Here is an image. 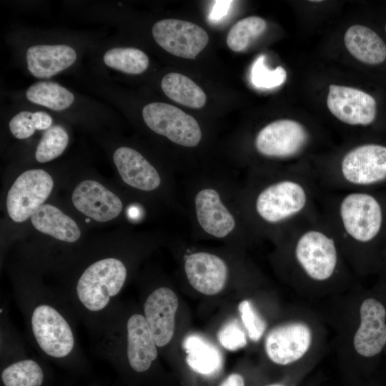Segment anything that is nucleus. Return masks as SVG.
Returning <instances> with one entry per match:
<instances>
[{"instance_id": "nucleus-1", "label": "nucleus", "mask_w": 386, "mask_h": 386, "mask_svg": "<svg viewBox=\"0 0 386 386\" xmlns=\"http://www.w3.org/2000/svg\"><path fill=\"white\" fill-rule=\"evenodd\" d=\"M321 192L312 167L297 166L249 174L239 193L254 235L274 242L320 211Z\"/></svg>"}, {"instance_id": "nucleus-2", "label": "nucleus", "mask_w": 386, "mask_h": 386, "mask_svg": "<svg viewBox=\"0 0 386 386\" xmlns=\"http://www.w3.org/2000/svg\"><path fill=\"white\" fill-rule=\"evenodd\" d=\"M274 242L288 280L297 292L305 295H337L355 287L356 276L320 210Z\"/></svg>"}, {"instance_id": "nucleus-3", "label": "nucleus", "mask_w": 386, "mask_h": 386, "mask_svg": "<svg viewBox=\"0 0 386 386\" xmlns=\"http://www.w3.org/2000/svg\"><path fill=\"white\" fill-rule=\"evenodd\" d=\"M320 210L357 277L386 263V192H321Z\"/></svg>"}, {"instance_id": "nucleus-4", "label": "nucleus", "mask_w": 386, "mask_h": 386, "mask_svg": "<svg viewBox=\"0 0 386 386\" xmlns=\"http://www.w3.org/2000/svg\"><path fill=\"white\" fill-rule=\"evenodd\" d=\"M312 169L322 191L374 190L386 184V146H353L335 162Z\"/></svg>"}, {"instance_id": "nucleus-5", "label": "nucleus", "mask_w": 386, "mask_h": 386, "mask_svg": "<svg viewBox=\"0 0 386 386\" xmlns=\"http://www.w3.org/2000/svg\"><path fill=\"white\" fill-rule=\"evenodd\" d=\"M353 288L341 323L342 355L372 360L386 347V306L372 295L355 297Z\"/></svg>"}, {"instance_id": "nucleus-6", "label": "nucleus", "mask_w": 386, "mask_h": 386, "mask_svg": "<svg viewBox=\"0 0 386 386\" xmlns=\"http://www.w3.org/2000/svg\"><path fill=\"white\" fill-rule=\"evenodd\" d=\"M191 209L199 230L209 237L226 239L235 234L254 236L239 198L233 204L222 186L214 181H204L194 187Z\"/></svg>"}, {"instance_id": "nucleus-7", "label": "nucleus", "mask_w": 386, "mask_h": 386, "mask_svg": "<svg viewBox=\"0 0 386 386\" xmlns=\"http://www.w3.org/2000/svg\"><path fill=\"white\" fill-rule=\"evenodd\" d=\"M320 325L312 315L295 312V317L267 332L264 342L267 357L276 365L286 366L317 354L322 340Z\"/></svg>"}, {"instance_id": "nucleus-8", "label": "nucleus", "mask_w": 386, "mask_h": 386, "mask_svg": "<svg viewBox=\"0 0 386 386\" xmlns=\"http://www.w3.org/2000/svg\"><path fill=\"white\" fill-rule=\"evenodd\" d=\"M127 276L126 266L119 259L108 257L98 260L89 265L79 278L76 287L77 297L87 310L99 312L121 291Z\"/></svg>"}, {"instance_id": "nucleus-9", "label": "nucleus", "mask_w": 386, "mask_h": 386, "mask_svg": "<svg viewBox=\"0 0 386 386\" xmlns=\"http://www.w3.org/2000/svg\"><path fill=\"white\" fill-rule=\"evenodd\" d=\"M311 134L302 123L290 119L272 122L256 134L254 147L261 157L273 161L296 159L305 153Z\"/></svg>"}, {"instance_id": "nucleus-10", "label": "nucleus", "mask_w": 386, "mask_h": 386, "mask_svg": "<svg viewBox=\"0 0 386 386\" xmlns=\"http://www.w3.org/2000/svg\"><path fill=\"white\" fill-rule=\"evenodd\" d=\"M142 115L152 131L176 144L194 147L202 140V132L197 121L175 106L152 102L143 107Z\"/></svg>"}, {"instance_id": "nucleus-11", "label": "nucleus", "mask_w": 386, "mask_h": 386, "mask_svg": "<svg viewBox=\"0 0 386 386\" xmlns=\"http://www.w3.org/2000/svg\"><path fill=\"white\" fill-rule=\"evenodd\" d=\"M53 187L52 177L43 169H29L21 174L7 193L9 217L19 223L28 219L49 197Z\"/></svg>"}, {"instance_id": "nucleus-12", "label": "nucleus", "mask_w": 386, "mask_h": 386, "mask_svg": "<svg viewBox=\"0 0 386 386\" xmlns=\"http://www.w3.org/2000/svg\"><path fill=\"white\" fill-rule=\"evenodd\" d=\"M34 337L41 350L54 359H63L73 350L74 337L66 319L54 307L41 304L31 317Z\"/></svg>"}, {"instance_id": "nucleus-13", "label": "nucleus", "mask_w": 386, "mask_h": 386, "mask_svg": "<svg viewBox=\"0 0 386 386\" xmlns=\"http://www.w3.org/2000/svg\"><path fill=\"white\" fill-rule=\"evenodd\" d=\"M152 33L163 49L184 59H194L209 42V36L204 29L180 19L159 20L153 25Z\"/></svg>"}, {"instance_id": "nucleus-14", "label": "nucleus", "mask_w": 386, "mask_h": 386, "mask_svg": "<svg viewBox=\"0 0 386 386\" xmlns=\"http://www.w3.org/2000/svg\"><path fill=\"white\" fill-rule=\"evenodd\" d=\"M327 105L337 119L352 126H367L376 117L375 99L355 88L330 84Z\"/></svg>"}, {"instance_id": "nucleus-15", "label": "nucleus", "mask_w": 386, "mask_h": 386, "mask_svg": "<svg viewBox=\"0 0 386 386\" xmlns=\"http://www.w3.org/2000/svg\"><path fill=\"white\" fill-rule=\"evenodd\" d=\"M71 200L78 211L99 222L115 219L123 209L120 198L95 180L86 179L78 184Z\"/></svg>"}, {"instance_id": "nucleus-16", "label": "nucleus", "mask_w": 386, "mask_h": 386, "mask_svg": "<svg viewBox=\"0 0 386 386\" xmlns=\"http://www.w3.org/2000/svg\"><path fill=\"white\" fill-rule=\"evenodd\" d=\"M184 272L191 286L206 295L220 292L227 282L229 269L225 261L217 254L199 251L188 254Z\"/></svg>"}, {"instance_id": "nucleus-17", "label": "nucleus", "mask_w": 386, "mask_h": 386, "mask_svg": "<svg viewBox=\"0 0 386 386\" xmlns=\"http://www.w3.org/2000/svg\"><path fill=\"white\" fill-rule=\"evenodd\" d=\"M179 300L175 292L168 287H159L147 298L144 312L157 347H164L173 337L175 315Z\"/></svg>"}, {"instance_id": "nucleus-18", "label": "nucleus", "mask_w": 386, "mask_h": 386, "mask_svg": "<svg viewBox=\"0 0 386 386\" xmlns=\"http://www.w3.org/2000/svg\"><path fill=\"white\" fill-rule=\"evenodd\" d=\"M112 158L122 181L129 187L142 192H152L161 186L162 179L158 170L137 150L119 147Z\"/></svg>"}, {"instance_id": "nucleus-19", "label": "nucleus", "mask_w": 386, "mask_h": 386, "mask_svg": "<svg viewBox=\"0 0 386 386\" xmlns=\"http://www.w3.org/2000/svg\"><path fill=\"white\" fill-rule=\"evenodd\" d=\"M25 59L29 73L35 78L46 79L73 66L77 52L66 44H40L28 47Z\"/></svg>"}, {"instance_id": "nucleus-20", "label": "nucleus", "mask_w": 386, "mask_h": 386, "mask_svg": "<svg viewBox=\"0 0 386 386\" xmlns=\"http://www.w3.org/2000/svg\"><path fill=\"white\" fill-rule=\"evenodd\" d=\"M127 356L130 368L137 373L149 370L157 359V345L150 327L140 314H134L128 320Z\"/></svg>"}, {"instance_id": "nucleus-21", "label": "nucleus", "mask_w": 386, "mask_h": 386, "mask_svg": "<svg viewBox=\"0 0 386 386\" xmlns=\"http://www.w3.org/2000/svg\"><path fill=\"white\" fill-rule=\"evenodd\" d=\"M33 226L40 232L58 240L72 243L81 237L76 222L56 207L43 204L31 217Z\"/></svg>"}, {"instance_id": "nucleus-22", "label": "nucleus", "mask_w": 386, "mask_h": 386, "mask_svg": "<svg viewBox=\"0 0 386 386\" xmlns=\"http://www.w3.org/2000/svg\"><path fill=\"white\" fill-rule=\"evenodd\" d=\"M344 41L349 52L363 63L378 64L386 59V44L380 36L365 26H351L345 34Z\"/></svg>"}, {"instance_id": "nucleus-23", "label": "nucleus", "mask_w": 386, "mask_h": 386, "mask_svg": "<svg viewBox=\"0 0 386 386\" xmlns=\"http://www.w3.org/2000/svg\"><path fill=\"white\" fill-rule=\"evenodd\" d=\"M182 347L187 353L186 362L194 372L212 376L222 369V353L204 337L196 334L187 335L182 342Z\"/></svg>"}, {"instance_id": "nucleus-24", "label": "nucleus", "mask_w": 386, "mask_h": 386, "mask_svg": "<svg viewBox=\"0 0 386 386\" xmlns=\"http://www.w3.org/2000/svg\"><path fill=\"white\" fill-rule=\"evenodd\" d=\"M26 99L53 111L61 112L75 102V95L60 84L51 81H39L29 86L25 92Z\"/></svg>"}, {"instance_id": "nucleus-25", "label": "nucleus", "mask_w": 386, "mask_h": 386, "mask_svg": "<svg viewBox=\"0 0 386 386\" xmlns=\"http://www.w3.org/2000/svg\"><path fill=\"white\" fill-rule=\"evenodd\" d=\"M161 87L169 99L183 106L199 109L206 103L207 96L202 89L182 74H166L162 79Z\"/></svg>"}, {"instance_id": "nucleus-26", "label": "nucleus", "mask_w": 386, "mask_h": 386, "mask_svg": "<svg viewBox=\"0 0 386 386\" xmlns=\"http://www.w3.org/2000/svg\"><path fill=\"white\" fill-rule=\"evenodd\" d=\"M104 65L124 74L136 75L144 72L149 64L148 56L134 47H113L102 56Z\"/></svg>"}, {"instance_id": "nucleus-27", "label": "nucleus", "mask_w": 386, "mask_h": 386, "mask_svg": "<svg viewBox=\"0 0 386 386\" xmlns=\"http://www.w3.org/2000/svg\"><path fill=\"white\" fill-rule=\"evenodd\" d=\"M3 386H43L45 373L35 360L25 359L12 362L1 372Z\"/></svg>"}, {"instance_id": "nucleus-28", "label": "nucleus", "mask_w": 386, "mask_h": 386, "mask_svg": "<svg viewBox=\"0 0 386 386\" xmlns=\"http://www.w3.org/2000/svg\"><path fill=\"white\" fill-rule=\"evenodd\" d=\"M267 23L259 16H251L237 21L227 36L228 47L236 52L242 51L265 31Z\"/></svg>"}, {"instance_id": "nucleus-29", "label": "nucleus", "mask_w": 386, "mask_h": 386, "mask_svg": "<svg viewBox=\"0 0 386 386\" xmlns=\"http://www.w3.org/2000/svg\"><path fill=\"white\" fill-rule=\"evenodd\" d=\"M69 137L66 129L55 124L46 130L39 140L35 159L40 163L50 162L59 157L66 149Z\"/></svg>"}, {"instance_id": "nucleus-30", "label": "nucleus", "mask_w": 386, "mask_h": 386, "mask_svg": "<svg viewBox=\"0 0 386 386\" xmlns=\"http://www.w3.org/2000/svg\"><path fill=\"white\" fill-rule=\"evenodd\" d=\"M265 56L259 55L253 62L250 71L251 83L257 89H269L282 85L287 78L285 69L277 66L269 69L265 64Z\"/></svg>"}, {"instance_id": "nucleus-31", "label": "nucleus", "mask_w": 386, "mask_h": 386, "mask_svg": "<svg viewBox=\"0 0 386 386\" xmlns=\"http://www.w3.org/2000/svg\"><path fill=\"white\" fill-rule=\"evenodd\" d=\"M238 310L247 337L252 342H258L264 335L267 324L250 300L240 302Z\"/></svg>"}, {"instance_id": "nucleus-32", "label": "nucleus", "mask_w": 386, "mask_h": 386, "mask_svg": "<svg viewBox=\"0 0 386 386\" xmlns=\"http://www.w3.org/2000/svg\"><path fill=\"white\" fill-rule=\"evenodd\" d=\"M219 343L225 349L235 351L243 348L247 344V335L236 320L227 321L217 333Z\"/></svg>"}, {"instance_id": "nucleus-33", "label": "nucleus", "mask_w": 386, "mask_h": 386, "mask_svg": "<svg viewBox=\"0 0 386 386\" xmlns=\"http://www.w3.org/2000/svg\"><path fill=\"white\" fill-rule=\"evenodd\" d=\"M9 127L16 139H25L31 137L38 130L34 112H19L10 119Z\"/></svg>"}, {"instance_id": "nucleus-34", "label": "nucleus", "mask_w": 386, "mask_h": 386, "mask_svg": "<svg viewBox=\"0 0 386 386\" xmlns=\"http://www.w3.org/2000/svg\"><path fill=\"white\" fill-rule=\"evenodd\" d=\"M232 2V1H216L209 15V19L215 21L223 18L227 14Z\"/></svg>"}, {"instance_id": "nucleus-35", "label": "nucleus", "mask_w": 386, "mask_h": 386, "mask_svg": "<svg viewBox=\"0 0 386 386\" xmlns=\"http://www.w3.org/2000/svg\"><path fill=\"white\" fill-rule=\"evenodd\" d=\"M219 386H244L242 376L237 373L229 375Z\"/></svg>"}, {"instance_id": "nucleus-36", "label": "nucleus", "mask_w": 386, "mask_h": 386, "mask_svg": "<svg viewBox=\"0 0 386 386\" xmlns=\"http://www.w3.org/2000/svg\"><path fill=\"white\" fill-rule=\"evenodd\" d=\"M267 386H283V385H280V384H273V385H267Z\"/></svg>"}, {"instance_id": "nucleus-37", "label": "nucleus", "mask_w": 386, "mask_h": 386, "mask_svg": "<svg viewBox=\"0 0 386 386\" xmlns=\"http://www.w3.org/2000/svg\"><path fill=\"white\" fill-rule=\"evenodd\" d=\"M385 31H386V25H385Z\"/></svg>"}]
</instances>
